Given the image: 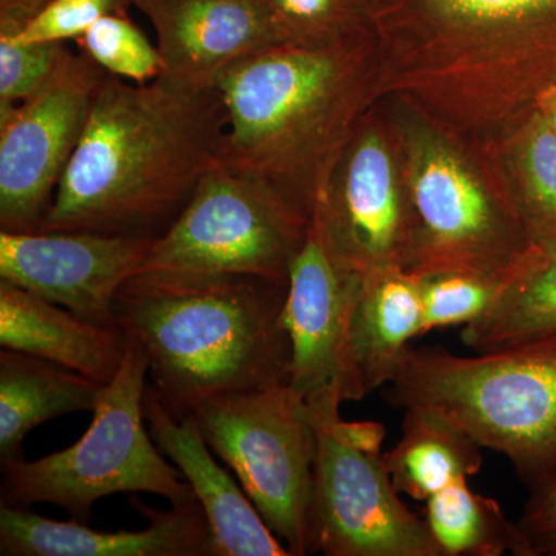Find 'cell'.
Returning <instances> with one entry per match:
<instances>
[{
    "instance_id": "d6986e66",
    "label": "cell",
    "mask_w": 556,
    "mask_h": 556,
    "mask_svg": "<svg viewBox=\"0 0 556 556\" xmlns=\"http://www.w3.org/2000/svg\"><path fill=\"white\" fill-rule=\"evenodd\" d=\"M422 318L417 274L391 268L362 278L351 320V350L368 394L396 376L409 342L422 336Z\"/></svg>"
},
{
    "instance_id": "d4e9b609",
    "label": "cell",
    "mask_w": 556,
    "mask_h": 556,
    "mask_svg": "<svg viewBox=\"0 0 556 556\" xmlns=\"http://www.w3.org/2000/svg\"><path fill=\"white\" fill-rule=\"evenodd\" d=\"M126 11L105 14L75 40L76 46L108 75L135 84L152 83L163 75V56Z\"/></svg>"
},
{
    "instance_id": "cb8c5ba5",
    "label": "cell",
    "mask_w": 556,
    "mask_h": 556,
    "mask_svg": "<svg viewBox=\"0 0 556 556\" xmlns=\"http://www.w3.org/2000/svg\"><path fill=\"white\" fill-rule=\"evenodd\" d=\"M426 521L444 556H535L517 521L492 497L473 492L468 479L426 501Z\"/></svg>"
},
{
    "instance_id": "3957f363",
    "label": "cell",
    "mask_w": 556,
    "mask_h": 556,
    "mask_svg": "<svg viewBox=\"0 0 556 556\" xmlns=\"http://www.w3.org/2000/svg\"><path fill=\"white\" fill-rule=\"evenodd\" d=\"M371 30L280 43L219 76L226 112L218 166L266 182L311 218L348 141L378 104Z\"/></svg>"
},
{
    "instance_id": "8992f818",
    "label": "cell",
    "mask_w": 556,
    "mask_h": 556,
    "mask_svg": "<svg viewBox=\"0 0 556 556\" xmlns=\"http://www.w3.org/2000/svg\"><path fill=\"white\" fill-rule=\"evenodd\" d=\"M388 399L444 413L532 489L556 475V338L457 356L409 348Z\"/></svg>"
},
{
    "instance_id": "4316f807",
    "label": "cell",
    "mask_w": 556,
    "mask_h": 556,
    "mask_svg": "<svg viewBox=\"0 0 556 556\" xmlns=\"http://www.w3.org/2000/svg\"><path fill=\"white\" fill-rule=\"evenodd\" d=\"M507 281L459 273L420 276L422 336L433 329L466 327L478 320L496 302Z\"/></svg>"
},
{
    "instance_id": "6da1fadb",
    "label": "cell",
    "mask_w": 556,
    "mask_h": 556,
    "mask_svg": "<svg viewBox=\"0 0 556 556\" xmlns=\"http://www.w3.org/2000/svg\"><path fill=\"white\" fill-rule=\"evenodd\" d=\"M379 102L493 144L556 86V0H371Z\"/></svg>"
},
{
    "instance_id": "9a60e30c",
    "label": "cell",
    "mask_w": 556,
    "mask_h": 556,
    "mask_svg": "<svg viewBox=\"0 0 556 556\" xmlns=\"http://www.w3.org/2000/svg\"><path fill=\"white\" fill-rule=\"evenodd\" d=\"M156 33L163 78L212 89L219 76L260 51L280 46L260 0H130Z\"/></svg>"
},
{
    "instance_id": "ffe728a7",
    "label": "cell",
    "mask_w": 556,
    "mask_h": 556,
    "mask_svg": "<svg viewBox=\"0 0 556 556\" xmlns=\"http://www.w3.org/2000/svg\"><path fill=\"white\" fill-rule=\"evenodd\" d=\"M102 387L73 369L2 348L0 464L22 457V442L36 427L70 413L93 412Z\"/></svg>"
},
{
    "instance_id": "ba28073f",
    "label": "cell",
    "mask_w": 556,
    "mask_h": 556,
    "mask_svg": "<svg viewBox=\"0 0 556 556\" xmlns=\"http://www.w3.org/2000/svg\"><path fill=\"white\" fill-rule=\"evenodd\" d=\"M189 416L289 554H314L317 428L288 380L219 394Z\"/></svg>"
},
{
    "instance_id": "5b68a950",
    "label": "cell",
    "mask_w": 556,
    "mask_h": 556,
    "mask_svg": "<svg viewBox=\"0 0 556 556\" xmlns=\"http://www.w3.org/2000/svg\"><path fill=\"white\" fill-rule=\"evenodd\" d=\"M380 105L396 139L415 222L407 270L510 280L535 247L495 160L401 105Z\"/></svg>"
},
{
    "instance_id": "2e32d148",
    "label": "cell",
    "mask_w": 556,
    "mask_h": 556,
    "mask_svg": "<svg viewBox=\"0 0 556 556\" xmlns=\"http://www.w3.org/2000/svg\"><path fill=\"white\" fill-rule=\"evenodd\" d=\"M149 518L144 530L101 532L86 522L53 521L30 507L0 503L2 556H214L211 527L199 501L155 510L135 503Z\"/></svg>"
},
{
    "instance_id": "9c48e42d",
    "label": "cell",
    "mask_w": 556,
    "mask_h": 556,
    "mask_svg": "<svg viewBox=\"0 0 556 556\" xmlns=\"http://www.w3.org/2000/svg\"><path fill=\"white\" fill-rule=\"evenodd\" d=\"M309 222L266 182L217 166L153 241L138 273L236 274L288 283Z\"/></svg>"
},
{
    "instance_id": "4dcf8cb0",
    "label": "cell",
    "mask_w": 556,
    "mask_h": 556,
    "mask_svg": "<svg viewBox=\"0 0 556 556\" xmlns=\"http://www.w3.org/2000/svg\"><path fill=\"white\" fill-rule=\"evenodd\" d=\"M50 0H0V30L16 31Z\"/></svg>"
},
{
    "instance_id": "8fae6325",
    "label": "cell",
    "mask_w": 556,
    "mask_h": 556,
    "mask_svg": "<svg viewBox=\"0 0 556 556\" xmlns=\"http://www.w3.org/2000/svg\"><path fill=\"white\" fill-rule=\"evenodd\" d=\"M313 214L336 255L358 276L408 269L415 222L396 139L378 104L358 123Z\"/></svg>"
},
{
    "instance_id": "7c38bea8",
    "label": "cell",
    "mask_w": 556,
    "mask_h": 556,
    "mask_svg": "<svg viewBox=\"0 0 556 556\" xmlns=\"http://www.w3.org/2000/svg\"><path fill=\"white\" fill-rule=\"evenodd\" d=\"M362 278L336 255L320 219L292 260L283 320L291 342L288 383L314 420L340 415L368 396L351 350V320Z\"/></svg>"
},
{
    "instance_id": "4fadbf2b",
    "label": "cell",
    "mask_w": 556,
    "mask_h": 556,
    "mask_svg": "<svg viewBox=\"0 0 556 556\" xmlns=\"http://www.w3.org/2000/svg\"><path fill=\"white\" fill-rule=\"evenodd\" d=\"M104 76L78 51L35 97L0 104V229H39Z\"/></svg>"
},
{
    "instance_id": "484cf974",
    "label": "cell",
    "mask_w": 556,
    "mask_h": 556,
    "mask_svg": "<svg viewBox=\"0 0 556 556\" xmlns=\"http://www.w3.org/2000/svg\"><path fill=\"white\" fill-rule=\"evenodd\" d=\"M281 43L334 42L371 30V0H260Z\"/></svg>"
},
{
    "instance_id": "44dd1931",
    "label": "cell",
    "mask_w": 556,
    "mask_h": 556,
    "mask_svg": "<svg viewBox=\"0 0 556 556\" xmlns=\"http://www.w3.org/2000/svg\"><path fill=\"white\" fill-rule=\"evenodd\" d=\"M481 445L463 427L426 405L405 407L402 437L383 453L391 481L401 495L427 501L482 467Z\"/></svg>"
},
{
    "instance_id": "52a82bcc",
    "label": "cell",
    "mask_w": 556,
    "mask_h": 556,
    "mask_svg": "<svg viewBox=\"0 0 556 556\" xmlns=\"http://www.w3.org/2000/svg\"><path fill=\"white\" fill-rule=\"evenodd\" d=\"M148 376V357L129 339L119 371L102 387L89 430L76 444L40 459L0 464L2 504H53L87 525L94 504L115 493H152L172 506L195 500L144 426Z\"/></svg>"
},
{
    "instance_id": "f546056e",
    "label": "cell",
    "mask_w": 556,
    "mask_h": 556,
    "mask_svg": "<svg viewBox=\"0 0 556 556\" xmlns=\"http://www.w3.org/2000/svg\"><path fill=\"white\" fill-rule=\"evenodd\" d=\"M530 490L518 519L535 556H556V475Z\"/></svg>"
},
{
    "instance_id": "e0dca14e",
    "label": "cell",
    "mask_w": 556,
    "mask_h": 556,
    "mask_svg": "<svg viewBox=\"0 0 556 556\" xmlns=\"http://www.w3.org/2000/svg\"><path fill=\"white\" fill-rule=\"evenodd\" d=\"M144 416L153 441L206 514L214 556H291L244 490L217 464L193 417L175 416L152 383L146 387Z\"/></svg>"
},
{
    "instance_id": "f1b7e54d",
    "label": "cell",
    "mask_w": 556,
    "mask_h": 556,
    "mask_svg": "<svg viewBox=\"0 0 556 556\" xmlns=\"http://www.w3.org/2000/svg\"><path fill=\"white\" fill-rule=\"evenodd\" d=\"M130 0H50L20 30L3 31L21 43L75 42L105 14L127 10Z\"/></svg>"
},
{
    "instance_id": "83f0119b",
    "label": "cell",
    "mask_w": 556,
    "mask_h": 556,
    "mask_svg": "<svg viewBox=\"0 0 556 556\" xmlns=\"http://www.w3.org/2000/svg\"><path fill=\"white\" fill-rule=\"evenodd\" d=\"M75 54L67 43H21L0 35V104H20L35 97Z\"/></svg>"
},
{
    "instance_id": "1f68e13d",
    "label": "cell",
    "mask_w": 556,
    "mask_h": 556,
    "mask_svg": "<svg viewBox=\"0 0 556 556\" xmlns=\"http://www.w3.org/2000/svg\"><path fill=\"white\" fill-rule=\"evenodd\" d=\"M536 109L543 113L544 118L551 124L552 129L556 131V86L541 97Z\"/></svg>"
},
{
    "instance_id": "5bb4252c",
    "label": "cell",
    "mask_w": 556,
    "mask_h": 556,
    "mask_svg": "<svg viewBox=\"0 0 556 556\" xmlns=\"http://www.w3.org/2000/svg\"><path fill=\"white\" fill-rule=\"evenodd\" d=\"M155 237L0 230V280L78 316L118 327L116 295L141 269Z\"/></svg>"
},
{
    "instance_id": "277c9868",
    "label": "cell",
    "mask_w": 556,
    "mask_h": 556,
    "mask_svg": "<svg viewBox=\"0 0 556 556\" xmlns=\"http://www.w3.org/2000/svg\"><path fill=\"white\" fill-rule=\"evenodd\" d=\"M287 291L258 277L144 270L121 287L116 321L167 408L189 416L219 394L288 380Z\"/></svg>"
},
{
    "instance_id": "30bf717a",
    "label": "cell",
    "mask_w": 556,
    "mask_h": 556,
    "mask_svg": "<svg viewBox=\"0 0 556 556\" xmlns=\"http://www.w3.org/2000/svg\"><path fill=\"white\" fill-rule=\"evenodd\" d=\"M314 554L327 556H444L426 518L397 492L382 453L386 428L314 420Z\"/></svg>"
},
{
    "instance_id": "7a4b0ae2",
    "label": "cell",
    "mask_w": 556,
    "mask_h": 556,
    "mask_svg": "<svg viewBox=\"0 0 556 556\" xmlns=\"http://www.w3.org/2000/svg\"><path fill=\"white\" fill-rule=\"evenodd\" d=\"M226 112L217 87L105 73L36 232L160 237L218 166Z\"/></svg>"
},
{
    "instance_id": "ac0fdd59",
    "label": "cell",
    "mask_w": 556,
    "mask_h": 556,
    "mask_svg": "<svg viewBox=\"0 0 556 556\" xmlns=\"http://www.w3.org/2000/svg\"><path fill=\"white\" fill-rule=\"evenodd\" d=\"M0 345L53 362L105 386L119 371L129 338L119 327L93 324L0 280Z\"/></svg>"
},
{
    "instance_id": "603a6c76",
    "label": "cell",
    "mask_w": 556,
    "mask_h": 556,
    "mask_svg": "<svg viewBox=\"0 0 556 556\" xmlns=\"http://www.w3.org/2000/svg\"><path fill=\"white\" fill-rule=\"evenodd\" d=\"M551 338H556V252L535 248L460 339L471 350L486 351Z\"/></svg>"
},
{
    "instance_id": "7402d4cb",
    "label": "cell",
    "mask_w": 556,
    "mask_h": 556,
    "mask_svg": "<svg viewBox=\"0 0 556 556\" xmlns=\"http://www.w3.org/2000/svg\"><path fill=\"white\" fill-rule=\"evenodd\" d=\"M486 152L510 189L530 243L556 252V131L535 109Z\"/></svg>"
}]
</instances>
